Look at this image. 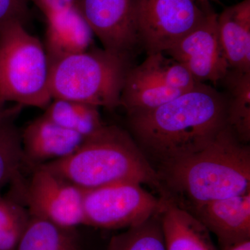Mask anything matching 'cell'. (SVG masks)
Wrapping results in <instances>:
<instances>
[{
  "label": "cell",
  "instance_id": "83f0119b",
  "mask_svg": "<svg viewBox=\"0 0 250 250\" xmlns=\"http://www.w3.org/2000/svg\"><path fill=\"white\" fill-rule=\"evenodd\" d=\"M33 1H34V2H35V3H36V1H37V0H33Z\"/></svg>",
  "mask_w": 250,
  "mask_h": 250
},
{
  "label": "cell",
  "instance_id": "30bf717a",
  "mask_svg": "<svg viewBox=\"0 0 250 250\" xmlns=\"http://www.w3.org/2000/svg\"><path fill=\"white\" fill-rule=\"evenodd\" d=\"M75 4L104 49L132 59L140 45L137 0H75Z\"/></svg>",
  "mask_w": 250,
  "mask_h": 250
},
{
  "label": "cell",
  "instance_id": "44dd1931",
  "mask_svg": "<svg viewBox=\"0 0 250 250\" xmlns=\"http://www.w3.org/2000/svg\"><path fill=\"white\" fill-rule=\"evenodd\" d=\"M24 162L21 135L7 119L0 124V189L19 182Z\"/></svg>",
  "mask_w": 250,
  "mask_h": 250
},
{
  "label": "cell",
  "instance_id": "484cf974",
  "mask_svg": "<svg viewBox=\"0 0 250 250\" xmlns=\"http://www.w3.org/2000/svg\"><path fill=\"white\" fill-rule=\"evenodd\" d=\"M0 107H1V106H0ZM6 117H7V116L4 115V113L1 111V110H0V124H1L4 120L6 119Z\"/></svg>",
  "mask_w": 250,
  "mask_h": 250
},
{
  "label": "cell",
  "instance_id": "7402d4cb",
  "mask_svg": "<svg viewBox=\"0 0 250 250\" xmlns=\"http://www.w3.org/2000/svg\"><path fill=\"white\" fill-rule=\"evenodd\" d=\"M31 215L12 197L0 196V250H16Z\"/></svg>",
  "mask_w": 250,
  "mask_h": 250
},
{
  "label": "cell",
  "instance_id": "8992f818",
  "mask_svg": "<svg viewBox=\"0 0 250 250\" xmlns=\"http://www.w3.org/2000/svg\"><path fill=\"white\" fill-rule=\"evenodd\" d=\"M157 198L140 184L121 183L83 190L85 225L107 229L129 228L160 211Z\"/></svg>",
  "mask_w": 250,
  "mask_h": 250
},
{
  "label": "cell",
  "instance_id": "4fadbf2b",
  "mask_svg": "<svg viewBox=\"0 0 250 250\" xmlns=\"http://www.w3.org/2000/svg\"><path fill=\"white\" fill-rule=\"evenodd\" d=\"M185 93L174 89L166 72L156 65L141 63L128 72L121 97L126 114L150 111Z\"/></svg>",
  "mask_w": 250,
  "mask_h": 250
},
{
  "label": "cell",
  "instance_id": "e0dca14e",
  "mask_svg": "<svg viewBox=\"0 0 250 250\" xmlns=\"http://www.w3.org/2000/svg\"><path fill=\"white\" fill-rule=\"evenodd\" d=\"M219 83L226 100L227 125L238 139L250 141V72L229 69Z\"/></svg>",
  "mask_w": 250,
  "mask_h": 250
},
{
  "label": "cell",
  "instance_id": "ac0fdd59",
  "mask_svg": "<svg viewBox=\"0 0 250 250\" xmlns=\"http://www.w3.org/2000/svg\"><path fill=\"white\" fill-rule=\"evenodd\" d=\"M16 250H82L76 229L31 216Z\"/></svg>",
  "mask_w": 250,
  "mask_h": 250
},
{
  "label": "cell",
  "instance_id": "cb8c5ba5",
  "mask_svg": "<svg viewBox=\"0 0 250 250\" xmlns=\"http://www.w3.org/2000/svg\"><path fill=\"white\" fill-rule=\"evenodd\" d=\"M75 0H37L36 4L46 16L70 7L75 4Z\"/></svg>",
  "mask_w": 250,
  "mask_h": 250
},
{
  "label": "cell",
  "instance_id": "5bb4252c",
  "mask_svg": "<svg viewBox=\"0 0 250 250\" xmlns=\"http://www.w3.org/2000/svg\"><path fill=\"white\" fill-rule=\"evenodd\" d=\"M45 17L44 46L49 62L84 52L93 46V31L75 4Z\"/></svg>",
  "mask_w": 250,
  "mask_h": 250
},
{
  "label": "cell",
  "instance_id": "603a6c76",
  "mask_svg": "<svg viewBox=\"0 0 250 250\" xmlns=\"http://www.w3.org/2000/svg\"><path fill=\"white\" fill-rule=\"evenodd\" d=\"M29 18L27 0H0V30L12 22L25 25Z\"/></svg>",
  "mask_w": 250,
  "mask_h": 250
},
{
  "label": "cell",
  "instance_id": "ffe728a7",
  "mask_svg": "<svg viewBox=\"0 0 250 250\" xmlns=\"http://www.w3.org/2000/svg\"><path fill=\"white\" fill-rule=\"evenodd\" d=\"M159 213L112 237L106 250H166Z\"/></svg>",
  "mask_w": 250,
  "mask_h": 250
},
{
  "label": "cell",
  "instance_id": "4316f807",
  "mask_svg": "<svg viewBox=\"0 0 250 250\" xmlns=\"http://www.w3.org/2000/svg\"><path fill=\"white\" fill-rule=\"evenodd\" d=\"M197 1H200V2H208V1H214V0H195Z\"/></svg>",
  "mask_w": 250,
  "mask_h": 250
},
{
  "label": "cell",
  "instance_id": "6da1fadb",
  "mask_svg": "<svg viewBox=\"0 0 250 250\" xmlns=\"http://www.w3.org/2000/svg\"><path fill=\"white\" fill-rule=\"evenodd\" d=\"M128 130L145 155L159 166L199 152L227 125L223 92L197 82L188 91L150 111L127 115Z\"/></svg>",
  "mask_w": 250,
  "mask_h": 250
},
{
  "label": "cell",
  "instance_id": "8fae6325",
  "mask_svg": "<svg viewBox=\"0 0 250 250\" xmlns=\"http://www.w3.org/2000/svg\"><path fill=\"white\" fill-rule=\"evenodd\" d=\"M187 210L214 233L222 250L250 240V192L206 202Z\"/></svg>",
  "mask_w": 250,
  "mask_h": 250
},
{
  "label": "cell",
  "instance_id": "d4e9b609",
  "mask_svg": "<svg viewBox=\"0 0 250 250\" xmlns=\"http://www.w3.org/2000/svg\"><path fill=\"white\" fill-rule=\"evenodd\" d=\"M223 250H250V240L241 242Z\"/></svg>",
  "mask_w": 250,
  "mask_h": 250
},
{
  "label": "cell",
  "instance_id": "9c48e42d",
  "mask_svg": "<svg viewBox=\"0 0 250 250\" xmlns=\"http://www.w3.org/2000/svg\"><path fill=\"white\" fill-rule=\"evenodd\" d=\"M188 70L197 82L219 83L229 70L218 27V14L206 3L202 22L164 52Z\"/></svg>",
  "mask_w": 250,
  "mask_h": 250
},
{
  "label": "cell",
  "instance_id": "277c9868",
  "mask_svg": "<svg viewBox=\"0 0 250 250\" xmlns=\"http://www.w3.org/2000/svg\"><path fill=\"white\" fill-rule=\"evenodd\" d=\"M131 59L92 46L49 62L52 99L80 102L113 110L121 97Z\"/></svg>",
  "mask_w": 250,
  "mask_h": 250
},
{
  "label": "cell",
  "instance_id": "7c38bea8",
  "mask_svg": "<svg viewBox=\"0 0 250 250\" xmlns=\"http://www.w3.org/2000/svg\"><path fill=\"white\" fill-rule=\"evenodd\" d=\"M21 135L24 161L34 166L70 156L86 139L43 114L29 123Z\"/></svg>",
  "mask_w": 250,
  "mask_h": 250
},
{
  "label": "cell",
  "instance_id": "9a60e30c",
  "mask_svg": "<svg viewBox=\"0 0 250 250\" xmlns=\"http://www.w3.org/2000/svg\"><path fill=\"white\" fill-rule=\"evenodd\" d=\"M161 228L166 250H217L210 231L191 213L161 197Z\"/></svg>",
  "mask_w": 250,
  "mask_h": 250
},
{
  "label": "cell",
  "instance_id": "7a4b0ae2",
  "mask_svg": "<svg viewBox=\"0 0 250 250\" xmlns=\"http://www.w3.org/2000/svg\"><path fill=\"white\" fill-rule=\"evenodd\" d=\"M163 192L188 209L250 192V148L227 126L199 152L156 170Z\"/></svg>",
  "mask_w": 250,
  "mask_h": 250
},
{
  "label": "cell",
  "instance_id": "d6986e66",
  "mask_svg": "<svg viewBox=\"0 0 250 250\" xmlns=\"http://www.w3.org/2000/svg\"><path fill=\"white\" fill-rule=\"evenodd\" d=\"M46 117L85 139L104 126L98 106L63 99H52L45 108Z\"/></svg>",
  "mask_w": 250,
  "mask_h": 250
},
{
  "label": "cell",
  "instance_id": "ba28073f",
  "mask_svg": "<svg viewBox=\"0 0 250 250\" xmlns=\"http://www.w3.org/2000/svg\"><path fill=\"white\" fill-rule=\"evenodd\" d=\"M24 191L31 216L44 219L62 228L85 225L83 190L67 182L47 166H34Z\"/></svg>",
  "mask_w": 250,
  "mask_h": 250
},
{
  "label": "cell",
  "instance_id": "2e32d148",
  "mask_svg": "<svg viewBox=\"0 0 250 250\" xmlns=\"http://www.w3.org/2000/svg\"><path fill=\"white\" fill-rule=\"evenodd\" d=\"M218 27L229 68L250 72V0L225 8Z\"/></svg>",
  "mask_w": 250,
  "mask_h": 250
},
{
  "label": "cell",
  "instance_id": "3957f363",
  "mask_svg": "<svg viewBox=\"0 0 250 250\" xmlns=\"http://www.w3.org/2000/svg\"><path fill=\"white\" fill-rule=\"evenodd\" d=\"M43 165L83 190L134 183L163 192L150 161L129 131L116 125H105L70 156Z\"/></svg>",
  "mask_w": 250,
  "mask_h": 250
},
{
  "label": "cell",
  "instance_id": "5b68a950",
  "mask_svg": "<svg viewBox=\"0 0 250 250\" xmlns=\"http://www.w3.org/2000/svg\"><path fill=\"white\" fill-rule=\"evenodd\" d=\"M49 72L44 44L25 25L12 22L0 30V106L14 103L45 109L52 100Z\"/></svg>",
  "mask_w": 250,
  "mask_h": 250
},
{
  "label": "cell",
  "instance_id": "52a82bcc",
  "mask_svg": "<svg viewBox=\"0 0 250 250\" xmlns=\"http://www.w3.org/2000/svg\"><path fill=\"white\" fill-rule=\"evenodd\" d=\"M206 3L195 0H137L139 45L148 55L166 52L202 22Z\"/></svg>",
  "mask_w": 250,
  "mask_h": 250
}]
</instances>
